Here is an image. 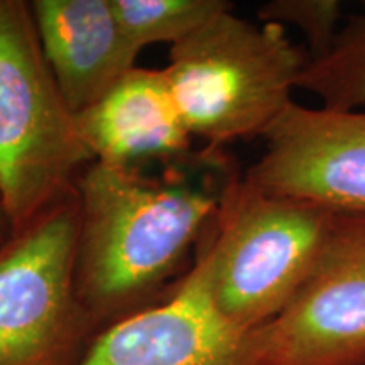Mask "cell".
Here are the masks:
<instances>
[{
	"label": "cell",
	"instance_id": "30bf717a",
	"mask_svg": "<svg viewBox=\"0 0 365 365\" xmlns=\"http://www.w3.org/2000/svg\"><path fill=\"white\" fill-rule=\"evenodd\" d=\"M76 120L95 161L112 166L173 161L188 154L193 139L164 70L135 66Z\"/></svg>",
	"mask_w": 365,
	"mask_h": 365
},
{
	"label": "cell",
	"instance_id": "277c9868",
	"mask_svg": "<svg viewBox=\"0 0 365 365\" xmlns=\"http://www.w3.org/2000/svg\"><path fill=\"white\" fill-rule=\"evenodd\" d=\"M335 213L228 180L202 259L213 303L244 330L271 322L317 271Z\"/></svg>",
	"mask_w": 365,
	"mask_h": 365
},
{
	"label": "cell",
	"instance_id": "8992f818",
	"mask_svg": "<svg viewBox=\"0 0 365 365\" xmlns=\"http://www.w3.org/2000/svg\"><path fill=\"white\" fill-rule=\"evenodd\" d=\"M259 331L269 365H365V215H336L317 271Z\"/></svg>",
	"mask_w": 365,
	"mask_h": 365
},
{
	"label": "cell",
	"instance_id": "5bb4252c",
	"mask_svg": "<svg viewBox=\"0 0 365 365\" xmlns=\"http://www.w3.org/2000/svg\"><path fill=\"white\" fill-rule=\"evenodd\" d=\"M11 237V228H9V223L6 220V215H4L2 208H0V247L6 244V240Z\"/></svg>",
	"mask_w": 365,
	"mask_h": 365
},
{
	"label": "cell",
	"instance_id": "3957f363",
	"mask_svg": "<svg viewBox=\"0 0 365 365\" xmlns=\"http://www.w3.org/2000/svg\"><path fill=\"white\" fill-rule=\"evenodd\" d=\"M307 63L286 27L257 26L228 7L171 46L164 75L191 135L213 150L262 137L293 102Z\"/></svg>",
	"mask_w": 365,
	"mask_h": 365
},
{
	"label": "cell",
	"instance_id": "7c38bea8",
	"mask_svg": "<svg viewBox=\"0 0 365 365\" xmlns=\"http://www.w3.org/2000/svg\"><path fill=\"white\" fill-rule=\"evenodd\" d=\"M127 39L143 51L154 43L175 46L218 12L225 0H112Z\"/></svg>",
	"mask_w": 365,
	"mask_h": 365
},
{
	"label": "cell",
	"instance_id": "52a82bcc",
	"mask_svg": "<svg viewBox=\"0 0 365 365\" xmlns=\"http://www.w3.org/2000/svg\"><path fill=\"white\" fill-rule=\"evenodd\" d=\"M266 150L244 180L335 215H365V112L291 102L267 127Z\"/></svg>",
	"mask_w": 365,
	"mask_h": 365
},
{
	"label": "cell",
	"instance_id": "ba28073f",
	"mask_svg": "<svg viewBox=\"0 0 365 365\" xmlns=\"http://www.w3.org/2000/svg\"><path fill=\"white\" fill-rule=\"evenodd\" d=\"M73 365H269L259 328L218 312L202 259L166 303L129 313L91 341Z\"/></svg>",
	"mask_w": 365,
	"mask_h": 365
},
{
	"label": "cell",
	"instance_id": "9c48e42d",
	"mask_svg": "<svg viewBox=\"0 0 365 365\" xmlns=\"http://www.w3.org/2000/svg\"><path fill=\"white\" fill-rule=\"evenodd\" d=\"M31 11L49 70L75 115L135 68L140 51L122 31L112 0H34Z\"/></svg>",
	"mask_w": 365,
	"mask_h": 365
},
{
	"label": "cell",
	"instance_id": "8fae6325",
	"mask_svg": "<svg viewBox=\"0 0 365 365\" xmlns=\"http://www.w3.org/2000/svg\"><path fill=\"white\" fill-rule=\"evenodd\" d=\"M298 88L307 90L331 110L365 107V2L336 34L330 51L308 59Z\"/></svg>",
	"mask_w": 365,
	"mask_h": 365
},
{
	"label": "cell",
	"instance_id": "5b68a950",
	"mask_svg": "<svg viewBox=\"0 0 365 365\" xmlns=\"http://www.w3.org/2000/svg\"><path fill=\"white\" fill-rule=\"evenodd\" d=\"M76 191L0 247V365H73L93 319L76 293Z\"/></svg>",
	"mask_w": 365,
	"mask_h": 365
},
{
	"label": "cell",
	"instance_id": "6da1fadb",
	"mask_svg": "<svg viewBox=\"0 0 365 365\" xmlns=\"http://www.w3.org/2000/svg\"><path fill=\"white\" fill-rule=\"evenodd\" d=\"M223 188L186 173L154 178L137 168L88 164L75 188V281L90 318L115 317L158 289L212 225Z\"/></svg>",
	"mask_w": 365,
	"mask_h": 365
},
{
	"label": "cell",
	"instance_id": "7a4b0ae2",
	"mask_svg": "<svg viewBox=\"0 0 365 365\" xmlns=\"http://www.w3.org/2000/svg\"><path fill=\"white\" fill-rule=\"evenodd\" d=\"M93 161L41 49L31 4L0 0V208L11 234L75 193Z\"/></svg>",
	"mask_w": 365,
	"mask_h": 365
},
{
	"label": "cell",
	"instance_id": "4fadbf2b",
	"mask_svg": "<svg viewBox=\"0 0 365 365\" xmlns=\"http://www.w3.org/2000/svg\"><path fill=\"white\" fill-rule=\"evenodd\" d=\"M341 4L339 0H271L259 7L262 24L294 26L307 38L308 59L322 58L330 51L341 29Z\"/></svg>",
	"mask_w": 365,
	"mask_h": 365
}]
</instances>
